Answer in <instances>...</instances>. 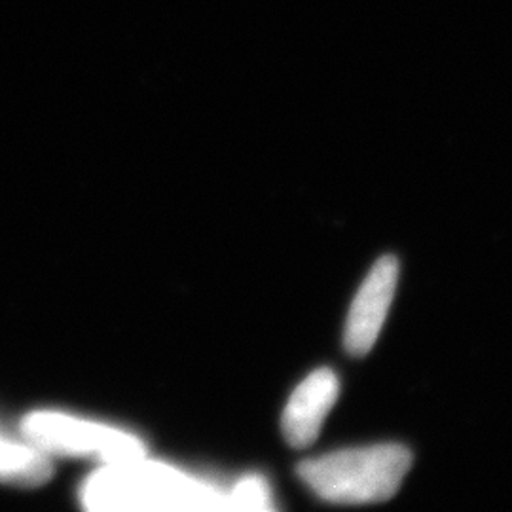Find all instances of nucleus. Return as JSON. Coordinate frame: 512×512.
<instances>
[{
  "label": "nucleus",
  "instance_id": "1",
  "mask_svg": "<svg viewBox=\"0 0 512 512\" xmlns=\"http://www.w3.org/2000/svg\"><path fill=\"white\" fill-rule=\"evenodd\" d=\"M82 505L90 511H205L228 509V495L183 471L131 459L109 463L82 486Z\"/></svg>",
  "mask_w": 512,
  "mask_h": 512
},
{
  "label": "nucleus",
  "instance_id": "2",
  "mask_svg": "<svg viewBox=\"0 0 512 512\" xmlns=\"http://www.w3.org/2000/svg\"><path fill=\"white\" fill-rule=\"evenodd\" d=\"M410 465L412 452L403 444H374L306 459L296 473L325 501L365 505L397 494Z\"/></svg>",
  "mask_w": 512,
  "mask_h": 512
},
{
  "label": "nucleus",
  "instance_id": "3",
  "mask_svg": "<svg viewBox=\"0 0 512 512\" xmlns=\"http://www.w3.org/2000/svg\"><path fill=\"white\" fill-rule=\"evenodd\" d=\"M21 431L46 456L95 458L105 465L145 458V444L135 435L59 412H33L21 421Z\"/></svg>",
  "mask_w": 512,
  "mask_h": 512
},
{
  "label": "nucleus",
  "instance_id": "4",
  "mask_svg": "<svg viewBox=\"0 0 512 512\" xmlns=\"http://www.w3.org/2000/svg\"><path fill=\"white\" fill-rule=\"evenodd\" d=\"M399 281V260L385 255L372 266L353 298L346 321L344 346L351 357H365L374 348Z\"/></svg>",
  "mask_w": 512,
  "mask_h": 512
},
{
  "label": "nucleus",
  "instance_id": "5",
  "mask_svg": "<svg viewBox=\"0 0 512 512\" xmlns=\"http://www.w3.org/2000/svg\"><path fill=\"white\" fill-rule=\"evenodd\" d=\"M340 382L334 370L319 368L298 385L283 412V435L296 448L311 446L327 420L332 406L338 401Z\"/></svg>",
  "mask_w": 512,
  "mask_h": 512
},
{
  "label": "nucleus",
  "instance_id": "6",
  "mask_svg": "<svg viewBox=\"0 0 512 512\" xmlns=\"http://www.w3.org/2000/svg\"><path fill=\"white\" fill-rule=\"evenodd\" d=\"M52 476L50 458L33 444L0 437V482L14 486H40Z\"/></svg>",
  "mask_w": 512,
  "mask_h": 512
},
{
  "label": "nucleus",
  "instance_id": "7",
  "mask_svg": "<svg viewBox=\"0 0 512 512\" xmlns=\"http://www.w3.org/2000/svg\"><path fill=\"white\" fill-rule=\"evenodd\" d=\"M228 501L236 509H266L270 505V492L260 476H245L228 495Z\"/></svg>",
  "mask_w": 512,
  "mask_h": 512
}]
</instances>
